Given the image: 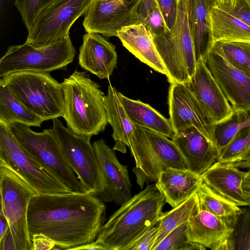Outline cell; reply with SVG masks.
Segmentation results:
<instances>
[{
  "mask_svg": "<svg viewBox=\"0 0 250 250\" xmlns=\"http://www.w3.org/2000/svg\"><path fill=\"white\" fill-rule=\"evenodd\" d=\"M105 212L103 201L88 192L37 194L28 205L29 235L51 239L55 250H74L96 240Z\"/></svg>",
  "mask_w": 250,
  "mask_h": 250,
  "instance_id": "obj_1",
  "label": "cell"
},
{
  "mask_svg": "<svg viewBox=\"0 0 250 250\" xmlns=\"http://www.w3.org/2000/svg\"><path fill=\"white\" fill-rule=\"evenodd\" d=\"M165 202L156 185H148L111 215L95 243L104 250H128L159 218Z\"/></svg>",
  "mask_w": 250,
  "mask_h": 250,
  "instance_id": "obj_2",
  "label": "cell"
},
{
  "mask_svg": "<svg viewBox=\"0 0 250 250\" xmlns=\"http://www.w3.org/2000/svg\"><path fill=\"white\" fill-rule=\"evenodd\" d=\"M62 83L67 127L75 134L91 137L103 131L108 122L100 86L86 72L76 70Z\"/></svg>",
  "mask_w": 250,
  "mask_h": 250,
  "instance_id": "obj_3",
  "label": "cell"
},
{
  "mask_svg": "<svg viewBox=\"0 0 250 250\" xmlns=\"http://www.w3.org/2000/svg\"><path fill=\"white\" fill-rule=\"evenodd\" d=\"M128 147L135 162L132 171L141 188L146 183L156 182L160 172L167 168L187 169L173 141L152 130L135 125Z\"/></svg>",
  "mask_w": 250,
  "mask_h": 250,
  "instance_id": "obj_4",
  "label": "cell"
},
{
  "mask_svg": "<svg viewBox=\"0 0 250 250\" xmlns=\"http://www.w3.org/2000/svg\"><path fill=\"white\" fill-rule=\"evenodd\" d=\"M0 83L44 121L63 117L65 105L62 83L49 72L12 73L1 76Z\"/></svg>",
  "mask_w": 250,
  "mask_h": 250,
  "instance_id": "obj_5",
  "label": "cell"
},
{
  "mask_svg": "<svg viewBox=\"0 0 250 250\" xmlns=\"http://www.w3.org/2000/svg\"><path fill=\"white\" fill-rule=\"evenodd\" d=\"M7 125L25 151L52 177L73 192H87L75 176L52 128L36 132L18 122Z\"/></svg>",
  "mask_w": 250,
  "mask_h": 250,
  "instance_id": "obj_6",
  "label": "cell"
},
{
  "mask_svg": "<svg viewBox=\"0 0 250 250\" xmlns=\"http://www.w3.org/2000/svg\"><path fill=\"white\" fill-rule=\"evenodd\" d=\"M170 84L188 82L196 66L193 42L188 26L187 0H178L175 25L163 35L152 36Z\"/></svg>",
  "mask_w": 250,
  "mask_h": 250,
  "instance_id": "obj_7",
  "label": "cell"
},
{
  "mask_svg": "<svg viewBox=\"0 0 250 250\" xmlns=\"http://www.w3.org/2000/svg\"><path fill=\"white\" fill-rule=\"evenodd\" d=\"M75 54L70 36L42 47L25 42L11 45L0 59V77L21 71L50 72L64 69L73 62Z\"/></svg>",
  "mask_w": 250,
  "mask_h": 250,
  "instance_id": "obj_8",
  "label": "cell"
},
{
  "mask_svg": "<svg viewBox=\"0 0 250 250\" xmlns=\"http://www.w3.org/2000/svg\"><path fill=\"white\" fill-rule=\"evenodd\" d=\"M1 211L8 220L17 250H33L28 229L27 210L37 192L5 164L0 161Z\"/></svg>",
  "mask_w": 250,
  "mask_h": 250,
  "instance_id": "obj_9",
  "label": "cell"
},
{
  "mask_svg": "<svg viewBox=\"0 0 250 250\" xmlns=\"http://www.w3.org/2000/svg\"><path fill=\"white\" fill-rule=\"evenodd\" d=\"M52 128L81 184L88 193L99 197L104 184L91 137L75 134L58 118L53 120Z\"/></svg>",
  "mask_w": 250,
  "mask_h": 250,
  "instance_id": "obj_10",
  "label": "cell"
},
{
  "mask_svg": "<svg viewBox=\"0 0 250 250\" xmlns=\"http://www.w3.org/2000/svg\"><path fill=\"white\" fill-rule=\"evenodd\" d=\"M0 161L25 181L38 194L72 192L30 157L8 125L0 122Z\"/></svg>",
  "mask_w": 250,
  "mask_h": 250,
  "instance_id": "obj_11",
  "label": "cell"
},
{
  "mask_svg": "<svg viewBox=\"0 0 250 250\" xmlns=\"http://www.w3.org/2000/svg\"><path fill=\"white\" fill-rule=\"evenodd\" d=\"M94 0H55L38 15L25 42L42 47L69 36L75 21L85 14Z\"/></svg>",
  "mask_w": 250,
  "mask_h": 250,
  "instance_id": "obj_12",
  "label": "cell"
},
{
  "mask_svg": "<svg viewBox=\"0 0 250 250\" xmlns=\"http://www.w3.org/2000/svg\"><path fill=\"white\" fill-rule=\"evenodd\" d=\"M167 104L169 120L175 133L192 126L217 148L215 135L216 125L200 102L185 83L170 84Z\"/></svg>",
  "mask_w": 250,
  "mask_h": 250,
  "instance_id": "obj_13",
  "label": "cell"
},
{
  "mask_svg": "<svg viewBox=\"0 0 250 250\" xmlns=\"http://www.w3.org/2000/svg\"><path fill=\"white\" fill-rule=\"evenodd\" d=\"M141 0H94L84 14L86 33L117 37L123 28L141 23L138 7Z\"/></svg>",
  "mask_w": 250,
  "mask_h": 250,
  "instance_id": "obj_14",
  "label": "cell"
},
{
  "mask_svg": "<svg viewBox=\"0 0 250 250\" xmlns=\"http://www.w3.org/2000/svg\"><path fill=\"white\" fill-rule=\"evenodd\" d=\"M203 59L235 113H248L250 111V74L211 50Z\"/></svg>",
  "mask_w": 250,
  "mask_h": 250,
  "instance_id": "obj_15",
  "label": "cell"
},
{
  "mask_svg": "<svg viewBox=\"0 0 250 250\" xmlns=\"http://www.w3.org/2000/svg\"><path fill=\"white\" fill-rule=\"evenodd\" d=\"M92 145L104 184L99 197L104 202L121 206L132 197L127 167L120 163L115 150L106 144L105 140L99 139Z\"/></svg>",
  "mask_w": 250,
  "mask_h": 250,
  "instance_id": "obj_16",
  "label": "cell"
},
{
  "mask_svg": "<svg viewBox=\"0 0 250 250\" xmlns=\"http://www.w3.org/2000/svg\"><path fill=\"white\" fill-rule=\"evenodd\" d=\"M185 83L206 109L215 125L230 120L235 112L207 67L203 58L196 62L195 72Z\"/></svg>",
  "mask_w": 250,
  "mask_h": 250,
  "instance_id": "obj_17",
  "label": "cell"
},
{
  "mask_svg": "<svg viewBox=\"0 0 250 250\" xmlns=\"http://www.w3.org/2000/svg\"><path fill=\"white\" fill-rule=\"evenodd\" d=\"M172 140L186 162L187 168L200 176L218 161L216 147L192 126L175 132Z\"/></svg>",
  "mask_w": 250,
  "mask_h": 250,
  "instance_id": "obj_18",
  "label": "cell"
},
{
  "mask_svg": "<svg viewBox=\"0 0 250 250\" xmlns=\"http://www.w3.org/2000/svg\"><path fill=\"white\" fill-rule=\"evenodd\" d=\"M188 222L190 241L212 250H229L232 228L214 215L201 209L199 201Z\"/></svg>",
  "mask_w": 250,
  "mask_h": 250,
  "instance_id": "obj_19",
  "label": "cell"
},
{
  "mask_svg": "<svg viewBox=\"0 0 250 250\" xmlns=\"http://www.w3.org/2000/svg\"><path fill=\"white\" fill-rule=\"evenodd\" d=\"M79 63L100 79H109L117 64L115 46L98 33H86L80 47Z\"/></svg>",
  "mask_w": 250,
  "mask_h": 250,
  "instance_id": "obj_20",
  "label": "cell"
},
{
  "mask_svg": "<svg viewBox=\"0 0 250 250\" xmlns=\"http://www.w3.org/2000/svg\"><path fill=\"white\" fill-rule=\"evenodd\" d=\"M246 172L218 161L202 176L203 182L216 193L240 207L250 205V196L245 192L242 184Z\"/></svg>",
  "mask_w": 250,
  "mask_h": 250,
  "instance_id": "obj_21",
  "label": "cell"
},
{
  "mask_svg": "<svg viewBox=\"0 0 250 250\" xmlns=\"http://www.w3.org/2000/svg\"><path fill=\"white\" fill-rule=\"evenodd\" d=\"M202 182L201 176L188 169L168 168L160 172L155 185L173 208L196 193Z\"/></svg>",
  "mask_w": 250,
  "mask_h": 250,
  "instance_id": "obj_22",
  "label": "cell"
},
{
  "mask_svg": "<svg viewBox=\"0 0 250 250\" xmlns=\"http://www.w3.org/2000/svg\"><path fill=\"white\" fill-rule=\"evenodd\" d=\"M117 37L123 46L141 62L155 71L167 76L152 35L143 23L123 28L118 32Z\"/></svg>",
  "mask_w": 250,
  "mask_h": 250,
  "instance_id": "obj_23",
  "label": "cell"
},
{
  "mask_svg": "<svg viewBox=\"0 0 250 250\" xmlns=\"http://www.w3.org/2000/svg\"><path fill=\"white\" fill-rule=\"evenodd\" d=\"M209 50L218 42H250V26L214 2L209 10Z\"/></svg>",
  "mask_w": 250,
  "mask_h": 250,
  "instance_id": "obj_24",
  "label": "cell"
},
{
  "mask_svg": "<svg viewBox=\"0 0 250 250\" xmlns=\"http://www.w3.org/2000/svg\"><path fill=\"white\" fill-rule=\"evenodd\" d=\"M104 104L108 123L113 129L112 137L115 142L113 150L126 153L134 125L129 118L118 96V91L110 83L108 86Z\"/></svg>",
  "mask_w": 250,
  "mask_h": 250,
  "instance_id": "obj_25",
  "label": "cell"
},
{
  "mask_svg": "<svg viewBox=\"0 0 250 250\" xmlns=\"http://www.w3.org/2000/svg\"><path fill=\"white\" fill-rule=\"evenodd\" d=\"M213 0H187L188 21L197 62L209 50V10Z\"/></svg>",
  "mask_w": 250,
  "mask_h": 250,
  "instance_id": "obj_26",
  "label": "cell"
},
{
  "mask_svg": "<svg viewBox=\"0 0 250 250\" xmlns=\"http://www.w3.org/2000/svg\"><path fill=\"white\" fill-rule=\"evenodd\" d=\"M118 94L134 125L152 130L171 140L173 138L175 132L169 119L147 104L128 98L119 92Z\"/></svg>",
  "mask_w": 250,
  "mask_h": 250,
  "instance_id": "obj_27",
  "label": "cell"
},
{
  "mask_svg": "<svg viewBox=\"0 0 250 250\" xmlns=\"http://www.w3.org/2000/svg\"><path fill=\"white\" fill-rule=\"evenodd\" d=\"M43 121L0 83V122L7 125L18 122L30 127H40Z\"/></svg>",
  "mask_w": 250,
  "mask_h": 250,
  "instance_id": "obj_28",
  "label": "cell"
},
{
  "mask_svg": "<svg viewBox=\"0 0 250 250\" xmlns=\"http://www.w3.org/2000/svg\"><path fill=\"white\" fill-rule=\"evenodd\" d=\"M200 208L214 215L232 228L240 208L202 182L197 191Z\"/></svg>",
  "mask_w": 250,
  "mask_h": 250,
  "instance_id": "obj_29",
  "label": "cell"
},
{
  "mask_svg": "<svg viewBox=\"0 0 250 250\" xmlns=\"http://www.w3.org/2000/svg\"><path fill=\"white\" fill-rule=\"evenodd\" d=\"M199 198L197 193L169 211L163 212L159 219L160 226L152 250L171 230L181 224L188 222L193 212Z\"/></svg>",
  "mask_w": 250,
  "mask_h": 250,
  "instance_id": "obj_30",
  "label": "cell"
},
{
  "mask_svg": "<svg viewBox=\"0 0 250 250\" xmlns=\"http://www.w3.org/2000/svg\"><path fill=\"white\" fill-rule=\"evenodd\" d=\"M209 50L222 56L235 67L250 74V42H218L213 43Z\"/></svg>",
  "mask_w": 250,
  "mask_h": 250,
  "instance_id": "obj_31",
  "label": "cell"
},
{
  "mask_svg": "<svg viewBox=\"0 0 250 250\" xmlns=\"http://www.w3.org/2000/svg\"><path fill=\"white\" fill-rule=\"evenodd\" d=\"M250 126V115L248 113H235L230 120L216 125L215 144L219 156L238 131Z\"/></svg>",
  "mask_w": 250,
  "mask_h": 250,
  "instance_id": "obj_32",
  "label": "cell"
},
{
  "mask_svg": "<svg viewBox=\"0 0 250 250\" xmlns=\"http://www.w3.org/2000/svg\"><path fill=\"white\" fill-rule=\"evenodd\" d=\"M250 250V205L240 208L229 240V250Z\"/></svg>",
  "mask_w": 250,
  "mask_h": 250,
  "instance_id": "obj_33",
  "label": "cell"
},
{
  "mask_svg": "<svg viewBox=\"0 0 250 250\" xmlns=\"http://www.w3.org/2000/svg\"><path fill=\"white\" fill-rule=\"evenodd\" d=\"M188 230V222L181 224L166 235L154 250H206L203 246L189 240Z\"/></svg>",
  "mask_w": 250,
  "mask_h": 250,
  "instance_id": "obj_34",
  "label": "cell"
},
{
  "mask_svg": "<svg viewBox=\"0 0 250 250\" xmlns=\"http://www.w3.org/2000/svg\"><path fill=\"white\" fill-rule=\"evenodd\" d=\"M250 147V126L237 132L218 157L221 163L231 162L243 154Z\"/></svg>",
  "mask_w": 250,
  "mask_h": 250,
  "instance_id": "obj_35",
  "label": "cell"
},
{
  "mask_svg": "<svg viewBox=\"0 0 250 250\" xmlns=\"http://www.w3.org/2000/svg\"><path fill=\"white\" fill-rule=\"evenodd\" d=\"M55 0H16L14 5L29 31L39 13Z\"/></svg>",
  "mask_w": 250,
  "mask_h": 250,
  "instance_id": "obj_36",
  "label": "cell"
},
{
  "mask_svg": "<svg viewBox=\"0 0 250 250\" xmlns=\"http://www.w3.org/2000/svg\"><path fill=\"white\" fill-rule=\"evenodd\" d=\"M141 23L146 26L152 36L163 35L170 30L158 5L148 12Z\"/></svg>",
  "mask_w": 250,
  "mask_h": 250,
  "instance_id": "obj_37",
  "label": "cell"
},
{
  "mask_svg": "<svg viewBox=\"0 0 250 250\" xmlns=\"http://www.w3.org/2000/svg\"><path fill=\"white\" fill-rule=\"evenodd\" d=\"M160 226L158 218L128 249V250H152Z\"/></svg>",
  "mask_w": 250,
  "mask_h": 250,
  "instance_id": "obj_38",
  "label": "cell"
},
{
  "mask_svg": "<svg viewBox=\"0 0 250 250\" xmlns=\"http://www.w3.org/2000/svg\"><path fill=\"white\" fill-rule=\"evenodd\" d=\"M169 30L173 29L177 18L178 0H156Z\"/></svg>",
  "mask_w": 250,
  "mask_h": 250,
  "instance_id": "obj_39",
  "label": "cell"
},
{
  "mask_svg": "<svg viewBox=\"0 0 250 250\" xmlns=\"http://www.w3.org/2000/svg\"><path fill=\"white\" fill-rule=\"evenodd\" d=\"M218 3L225 10L250 26V0H238L236 6L233 8Z\"/></svg>",
  "mask_w": 250,
  "mask_h": 250,
  "instance_id": "obj_40",
  "label": "cell"
},
{
  "mask_svg": "<svg viewBox=\"0 0 250 250\" xmlns=\"http://www.w3.org/2000/svg\"><path fill=\"white\" fill-rule=\"evenodd\" d=\"M31 241L33 244V250H55V243L51 239L42 236H34Z\"/></svg>",
  "mask_w": 250,
  "mask_h": 250,
  "instance_id": "obj_41",
  "label": "cell"
},
{
  "mask_svg": "<svg viewBox=\"0 0 250 250\" xmlns=\"http://www.w3.org/2000/svg\"><path fill=\"white\" fill-rule=\"evenodd\" d=\"M222 163L234 166L238 168L250 169V147L243 154L235 160L231 162Z\"/></svg>",
  "mask_w": 250,
  "mask_h": 250,
  "instance_id": "obj_42",
  "label": "cell"
},
{
  "mask_svg": "<svg viewBox=\"0 0 250 250\" xmlns=\"http://www.w3.org/2000/svg\"><path fill=\"white\" fill-rule=\"evenodd\" d=\"M157 6L156 0H141L138 7V15L141 21L144 20L148 12Z\"/></svg>",
  "mask_w": 250,
  "mask_h": 250,
  "instance_id": "obj_43",
  "label": "cell"
},
{
  "mask_svg": "<svg viewBox=\"0 0 250 250\" xmlns=\"http://www.w3.org/2000/svg\"><path fill=\"white\" fill-rule=\"evenodd\" d=\"M0 250H17L10 229L5 235L0 240Z\"/></svg>",
  "mask_w": 250,
  "mask_h": 250,
  "instance_id": "obj_44",
  "label": "cell"
},
{
  "mask_svg": "<svg viewBox=\"0 0 250 250\" xmlns=\"http://www.w3.org/2000/svg\"><path fill=\"white\" fill-rule=\"evenodd\" d=\"M10 229L9 223L1 211H0V240L5 235Z\"/></svg>",
  "mask_w": 250,
  "mask_h": 250,
  "instance_id": "obj_45",
  "label": "cell"
},
{
  "mask_svg": "<svg viewBox=\"0 0 250 250\" xmlns=\"http://www.w3.org/2000/svg\"><path fill=\"white\" fill-rule=\"evenodd\" d=\"M104 250V248L102 246L96 244L94 242L88 243L87 244H85L83 246H81L78 247L74 249V250Z\"/></svg>",
  "mask_w": 250,
  "mask_h": 250,
  "instance_id": "obj_46",
  "label": "cell"
},
{
  "mask_svg": "<svg viewBox=\"0 0 250 250\" xmlns=\"http://www.w3.org/2000/svg\"><path fill=\"white\" fill-rule=\"evenodd\" d=\"M237 1L238 0H221L219 3L230 8H233L236 6Z\"/></svg>",
  "mask_w": 250,
  "mask_h": 250,
  "instance_id": "obj_47",
  "label": "cell"
},
{
  "mask_svg": "<svg viewBox=\"0 0 250 250\" xmlns=\"http://www.w3.org/2000/svg\"><path fill=\"white\" fill-rule=\"evenodd\" d=\"M242 188L245 192L250 196V181L245 179L243 182Z\"/></svg>",
  "mask_w": 250,
  "mask_h": 250,
  "instance_id": "obj_48",
  "label": "cell"
},
{
  "mask_svg": "<svg viewBox=\"0 0 250 250\" xmlns=\"http://www.w3.org/2000/svg\"><path fill=\"white\" fill-rule=\"evenodd\" d=\"M245 179L250 181V169H249V170L246 172Z\"/></svg>",
  "mask_w": 250,
  "mask_h": 250,
  "instance_id": "obj_49",
  "label": "cell"
},
{
  "mask_svg": "<svg viewBox=\"0 0 250 250\" xmlns=\"http://www.w3.org/2000/svg\"><path fill=\"white\" fill-rule=\"evenodd\" d=\"M214 2H217V3H220V1L221 0H213Z\"/></svg>",
  "mask_w": 250,
  "mask_h": 250,
  "instance_id": "obj_50",
  "label": "cell"
},
{
  "mask_svg": "<svg viewBox=\"0 0 250 250\" xmlns=\"http://www.w3.org/2000/svg\"></svg>",
  "mask_w": 250,
  "mask_h": 250,
  "instance_id": "obj_51",
  "label": "cell"
}]
</instances>
